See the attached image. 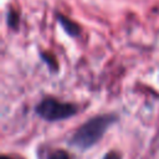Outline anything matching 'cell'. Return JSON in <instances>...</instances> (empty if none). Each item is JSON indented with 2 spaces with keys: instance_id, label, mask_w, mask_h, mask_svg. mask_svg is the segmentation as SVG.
<instances>
[{
  "instance_id": "obj_1",
  "label": "cell",
  "mask_w": 159,
  "mask_h": 159,
  "mask_svg": "<svg viewBox=\"0 0 159 159\" xmlns=\"http://www.w3.org/2000/svg\"><path fill=\"white\" fill-rule=\"evenodd\" d=\"M113 118L109 116H99L94 117L89 120H87L73 135L72 144L81 148L87 149L96 144L103 135V133L107 130V128L111 125Z\"/></svg>"
},
{
  "instance_id": "obj_2",
  "label": "cell",
  "mask_w": 159,
  "mask_h": 159,
  "mask_svg": "<svg viewBox=\"0 0 159 159\" xmlns=\"http://www.w3.org/2000/svg\"><path fill=\"white\" fill-rule=\"evenodd\" d=\"M36 112L46 120H60L73 116L77 112V107L71 103H63L55 98H46L39 103Z\"/></svg>"
},
{
  "instance_id": "obj_3",
  "label": "cell",
  "mask_w": 159,
  "mask_h": 159,
  "mask_svg": "<svg viewBox=\"0 0 159 159\" xmlns=\"http://www.w3.org/2000/svg\"><path fill=\"white\" fill-rule=\"evenodd\" d=\"M58 20H60V22H61L62 27L66 30V32H67V34H70L71 36H76V35L80 32V29H78V26H77L75 22H72L71 20L66 19L65 16L60 15V16H58Z\"/></svg>"
},
{
  "instance_id": "obj_4",
  "label": "cell",
  "mask_w": 159,
  "mask_h": 159,
  "mask_svg": "<svg viewBox=\"0 0 159 159\" xmlns=\"http://www.w3.org/2000/svg\"><path fill=\"white\" fill-rule=\"evenodd\" d=\"M48 159H70L65 152H55Z\"/></svg>"
},
{
  "instance_id": "obj_5",
  "label": "cell",
  "mask_w": 159,
  "mask_h": 159,
  "mask_svg": "<svg viewBox=\"0 0 159 159\" xmlns=\"http://www.w3.org/2000/svg\"><path fill=\"white\" fill-rule=\"evenodd\" d=\"M104 159H120V158H119V155L117 153H108Z\"/></svg>"
},
{
  "instance_id": "obj_6",
  "label": "cell",
  "mask_w": 159,
  "mask_h": 159,
  "mask_svg": "<svg viewBox=\"0 0 159 159\" xmlns=\"http://www.w3.org/2000/svg\"><path fill=\"white\" fill-rule=\"evenodd\" d=\"M1 159H16V158H12V157H9V155H2Z\"/></svg>"
}]
</instances>
